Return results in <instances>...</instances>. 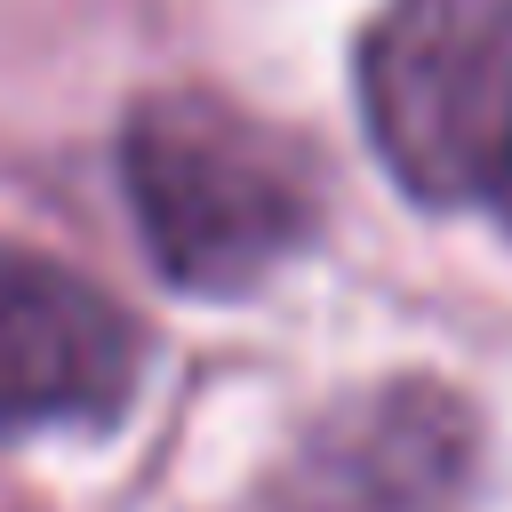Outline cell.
I'll use <instances>...</instances> for the list:
<instances>
[{"label":"cell","mask_w":512,"mask_h":512,"mask_svg":"<svg viewBox=\"0 0 512 512\" xmlns=\"http://www.w3.org/2000/svg\"><path fill=\"white\" fill-rule=\"evenodd\" d=\"M120 176L152 264L192 296L256 288L320 216L304 152L216 96H152L120 136Z\"/></svg>","instance_id":"1"},{"label":"cell","mask_w":512,"mask_h":512,"mask_svg":"<svg viewBox=\"0 0 512 512\" xmlns=\"http://www.w3.org/2000/svg\"><path fill=\"white\" fill-rule=\"evenodd\" d=\"M360 112L424 208L496 200L512 176V0H384L360 40Z\"/></svg>","instance_id":"2"},{"label":"cell","mask_w":512,"mask_h":512,"mask_svg":"<svg viewBox=\"0 0 512 512\" xmlns=\"http://www.w3.org/2000/svg\"><path fill=\"white\" fill-rule=\"evenodd\" d=\"M128 312L56 256L0 248V432L112 424L136 392Z\"/></svg>","instance_id":"3"},{"label":"cell","mask_w":512,"mask_h":512,"mask_svg":"<svg viewBox=\"0 0 512 512\" xmlns=\"http://www.w3.org/2000/svg\"><path fill=\"white\" fill-rule=\"evenodd\" d=\"M496 216H504V224H512V176H504V184H496Z\"/></svg>","instance_id":"4"}]
</instances>
